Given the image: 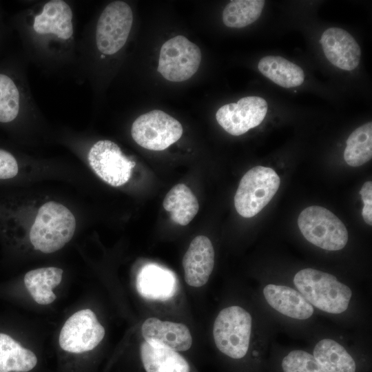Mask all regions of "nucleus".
I'll use <instances>...</instances> for the list:
<instances>
[{"label": "nucleus", "mask_w": 372, "mask_h": 372, "mask_svg": "<svg viewBox=\"0 0 372 372\" xmlns=\"http://www.w3.org/2000/svg\"><path fill=\"white\" fill-rule=\"evenodd\" d=\"M200 61V48L185 37L178 35L162 45L157 70L169 81H184L197 72Z\"/></svg>", "instance_id": "6e6552de"}, {"label": "nucleus", "mask_w": 372, "mask_h": 372, "mask_svg": "<svg viewBox=\"0 0 372 372\" xmlns=\"http://www.w3.org/2000/svg\"><path fill=\"white\" fill-rule=\"evenodd\" d=\"M164 209L172 221L180 225L189 224L198 213V202L192 190L184 184L174 186L163 200Z\"/></svg>", "instance_id": "6ab92c4d"}, {"label": "nucleus", "mask_w": 372, "mask_h": 372, "mask_svg": "<svg viewBox=\"0 0 372 372\" xmlns=\"http://www.w3.org/2000/svg\"><path fill=\"white\" fill-rule=\"evenodd\" d=\"M360 194L363 201L362 215L365 223L372 225V182L366 181L362 185Z\"/></svg>", "instance_id": "a878e982"}, {"label": "nucleus", "mask_w": 372, "mask_h": 372, "mask_svg": "<svg viewBox=\"0 0 372 372\" xmlns=\"http://www.w3.org/2000/svg\"><path fill=\"white\" fill-rule=\"evenodd\" d=\"M136 287L144 298L164 301L175 296L178 281L172 271L151 263L145 265L138 272Z\"/></svg>", "instance_id": "2eb2a0df"}, {"label": "nucleus", "mask_w": 372, "mask_h": 372, "mask_svg": "<svg viewBox=\"0 0 372 372\" xmlns=\"http://www.w3.org/2000/svg\"><path fill=\"white\" fill-rule=\"evenodd\" d=\"M265 3L262 0L231 1L223 10L224 24L235 28L250 25L260 16Z\"/></svg>", "instance_id": "5701e85b"}, {"label": "nucleus", "mask_w": 372, "mask_h": 372, "mask_svg": "<svg viewBox=\"0 0 372 372\" xmlns=\"http://www.w3.org/2000/svg\"><path fill=\"white\" fill-rule=\"evenodd\" d=\"M271 347L280 353V372H329L314 358L313 354L302 349H282L273 341Z\"/></svg>", "instance_id": "4be33fe9"}, {"label": "nucleus", "mask_w": 372, "mask_h": 372, "mask_svg": "<svg viewBox=\"0 0 372 372\" xmlns=\"http://www.w3.org/2000/svg\"><path fill=\"white\" fill-rule=\"evenodd\" d=\"M183 132L178 120L158 110L138 116L131 128L134 141L142 147L154 151L165 149L181 137Z\"/></svg>", "instance_id": "0eeeda50"}, {"label": "nucleus", "mask_w": 372, "mask_h": 372, "mask_svg": "<svg viewBox=\"0 0 372 372\" xmlns=\"http://www.w3.org/2000/svg\"><path fill=\"white\" fill-rule=\"evenodd\" d=\"M19 92L14 81L0 74V122L13 121L19 111Z\"/></svg>", "instance_id": "b1692460"}, {"label": "nucleus", "mask_w": 372, "mask_h": 372, "mask_svg": "<svg viewBox=\"0 0 372 372\" xmlns=\"http://www.w3.org/2000/svg\"><path fill=\"white\" fill-rule=\"evenodd\" d=\"M214 249L211 240L205 236L195 237L183 258L185 282L192 287L205 285L214 266Z\"/></svg>", "instance_id": "f8f14e48"}, {"label": "nucleus", "mask_w": 372, "mask_h": 372, "mask_svg": "<svg viewBox=\"0 0 372 372\" xmlns=\"http://www.w3.org/2000/svg\"><path fill=\"white\" fill-rule=\"evenodd\" d=\"M280 185V177L273 169L251 168L241 178L234 196L237 212L244 218L256 216L270 202Z\"/></svg>", "instance_id": "423d86ee"}, {"label": "nucleus", "mask_w": 372, "mask_h": 372, "mask_svg": "<svg viewBox=\"0 0 372 372\" xmlns=\"http://www.w3.org/2000/svg\"><path fill=\"white\" fill-rule=\"evenodd\" d=\"M141 333L145 341L175 351L188 350L192 338L187 326L182 323L162 321L156 318L146 319L142 324Z\"/></svg>", "instance_id": "4468645a"}, {"label": "nucleus", "mask_w": 372, "mask_h": 372, "mask_svg": "<svg viewBox=\"0 0 372 372\" xmlns=\"http://www.w3.org/2000/svg\"><path fill=\"white\" fill-rule=\"evenodd\" d=\"M298 225L304 239L321 250L338 252L347 245L349 234L345 225L324 207L305 208L298 216Z\"/></svg>", "instance_id": "39448f33"}, {"label": "nucleus", "mask_w": 372, "mask_h": 372, "mask_svg": "<svg viewBox=\"0 0 372 372\" xmlns=\"http://www.w3.org/2000/svg\"><path fill=\"white\" fill-rule=\"evenodd\" d=\"M258 68L265 76L285 88L299 86L304 79L302 69L282 56H265L259 61Z\"/></svg>", "instance_id": "a211bd4d"}, {"label": "nucleus", "mask_w": 372, "mask_h": 372, "mask_svg": "<svg viewBox=\"0 0 372 372\" xmlns=\"http://www.w3.org/2000/svg\"><path fill=\"white\" fill-rule=\"evenodd\" d=\"M256 296L278 331L294 339L306 342L324 323L300 293L275 276H263Z\"/></svg>", "instance_id": "f03ea898"}, {"label": "nucleus", "mask_w": 372, "mask_h": 372, "mask_svg": "<svg viewBox=\"0 0 372 372\" xmlns=\"http://www.w3.org/2000/svg\"><path fill=\"white\" fill-rule=\"evenodd\" d=\"M278 332V327L257 297L251 309L236 304L223 308L213 325L216 348L235 360H242L251 353L256 361H264Z\"/></svg>", "instance_id": "f257e3e1"}, {"label": "nucleus", "mask_w": 372, "mask_h": 372, "mask_svg": "<svg viewBox=\"0 0 372 372\" xmlns=\"http://www.w3.org/2000/svg\"><path fill=\"white\" fill-rule=\"evenodd\" d=\"M268 109L262 97L250 96L241 98L237 103L220 107L216 114L218 123L229 134L240 136L259 125Z\"/></svg>", "instance_id": "9b49d317"}, {"label": "nucleus", "mask_w": 372, "mask_h": 372, "mask_svg": "<svg viewBox=\"0 0 372 372\" xmlns=\"http://www.w3.org/2000/svg\"><path fill=\"white\" fill-rule=\"evenodd\" d=\"M19 171L15 158L8 152L0 149V179L14 177Z\"/></svg>", "instance_id": "393cba45"}, {"label": "nucleus", "mask_w": 372, "mask_h": 372, "mask_svg": "<svg viewBox=\"0 0 372 372\" xmlns=\"http://www.w3.org/2000/svg\"><path fill=\"white\" fill-rule=\"evenodd\" d=\"M306 342L314 358L329 372H359L355 353L369 344L370 335L323 323Z\"/></svg>", "instance_id": "7ed1b4c3"}, {"label": "nucleus", "mask_w": 372, "mask_h": 372, "mask_svg": "<svg viewBox=\"0 0 372 372\" xmlns=\"http://www.w3.org/2000/svg\"><path fill=\"white\" fill-rule=\"evenodd\" d=\"M372 157V123H366L355 130L347 140L344 159L350 166L358 167Z\"/></svg>", "instance_id": "412c9836"}, {"label": "nucleus", "mask_w": 372, "mask_h": 372, "mask_svg": "<svg viewBox=\"0 0 372 372\" xmlns=\"http://www.w3.org/2000/svg\"><path fill=\"white\" fill-rule=\"evenodd\" d=\"M75 229L76 220L71 211L61 203L49 201L39 207L29 238L34 249L50 254L70 242Z\"/></svg>", "instance_id": "20e7f679"}, {"label": "nucleus", "mask_w": 372, "mask_h": 372, "mask_svg": "<svg viewBox=\"0 0 372 372\" xmlns=\"http://www.w3.org/2000/svg\"><path fill=\"white\" fill-rule=\"evenodd\" d=\"M72 17V9L65 1H50L43 6L42 12L34 17L33 28L38 34H52L68 40L74 31Z\"/></svg>", "instance_id": "dca6fc26"}, {"label": "nucleus", "mask_w": 372, "mask_h": 372, "mask_svg": "<svg viewBox=\"0 0 372 372\" xmlns=\"http://www.w3.org/2000/svg\"><path fill=\"white\" fill-rule=\"evenodd\" d=\"M88 163L94 173L103 181L113 187L125 184L131 178L135 165L125 156L115 143L101 140L90 148Z\"/></svg>", "instance_id": "9d476101"}, {"label": "nucleus", "mask_w": 372, "mask_h": 372, "mask_svg": "<svg viewBox=\"0 0 372 372\" xmlns=\"http://www.w3.org/2000/svg\"><path fill=\"white\" fill-rule=\"evenodd\" d=\"M320 43L324 55L333 65L353 70L360 63L361 50L354 38L346 30L330 28L321 36Z\"/></svg>", "instance_id": "ddd939ff"}, {"label": "nucleus", "mask_w": 372, "mask_h": 372, "mask_svg": "<svg viewBox=\"0 0 372 372\" xmlns=\"http://www.w3.org/2000/svg\"><path fill=\"white\" fill-rule=\"evenodd\" d=\"M140 355L146 372H190L187 361L177 351L143 341Z\"/></svg>", "instance_id": "f3484780"}, {"label": "nucleus", "mask_w": 372, "mask_h": 372, "mask_svg": "<svg viewBox=\"0 0 372 372\" xmlns=\"http://www.w3.org/2000/svg\"><path fill=\"white\" fill-rule=\"evenodd\" d=\"M37 364V358L31 350L0 333V372H28Z\"/></svg>", "instance_id": "aec40b11"}, {"label": "nucleus", "mask_w": 372, "mask_h": 372, "mask_svg": "<svg viewBox=\"0 0 372 372\" xmlns=\"http://www.w3.org/2000/svg\"><path fill=\"white\" fill-rule=\"evenodd\" d=\"M133 22L130 6L122 1L109 3L101 14L96 30L98 50L104 54L112 55L125 44Z\"/></svg>", "instance_id": "1a4fd4ad"}]
</instances>
